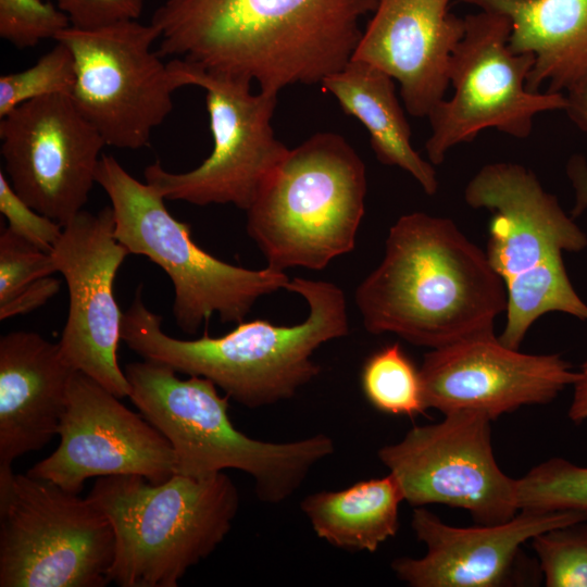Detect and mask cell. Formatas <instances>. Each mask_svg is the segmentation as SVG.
<instances>
[{
    "instance_id": "19",
    "label": "cell",
    "mask_w": 587,
    "mask_h": 587,
    "mask_svg": "<svg viewBox=\"0 0 587 587\" xmlns=\"http://www.w3.org/2000/svg\"><path fill=\"white\" fill-rule=\"evenodd\" d=\"M451 0H376L351 59L385 71L400 85L405 110L427 117L445 98L450 57L465 32Z\"/></svg>"
},
{
    "instance_id": "23",
    "label": "cell",
    "mask_w": 587,
    "mask_h": 587,
    "mask_svg": "<svg viewBox=\"0 0 587 587\" xmlns=\"http://www.w3.org/2000/svg\"><path fill=\"white\" fill-rule=\"evenodd\" d=\"M402 501L401 488L389 473L342 490L308 495L300 509L315 535L333 547L374 552L398 533Z\"/></svg>"
},
{
    "instance_id": "10",
    "label": "cell",
    "mask_w": 587,
    "mask_h": 587,
    "mask_svg": "<svg viewBox=\"0 0 587 587\" xmlns=\"http://www.w3.org/2000/svg\"><path fill=\"white\" fill-rule=\"evenodd\" d=\"M170 62L183 87L205 90L213 149L187 172H170L157 161L145 168L146 183L165 200L234 204L246 211L289 151L271 124L277 95L253 93L249 80L209 73L178 59Z\"/></svg>"
},
{
    "instance_id": "16",
    "label": "cell",
    "mask_w": 587,
    "mask_h": 587,
    "mask_svg": "<svg viewBox=\"0 0 587 587\" xmlns=\"http://www.w3.org/2000/svg\"><path fill=\"white\" fill-rule=\"evenodd\" d=\"M120 399L76 371L58 432L60 445L27 474L75 495L92 477L139 475L160 484L176 474L168 440Z\"/></svg>"
},
{
    "instance_id": "3",
    "label": "cell",
    "mask_w": 587,
    "mask_h": 587,
    "mask_svg": "<svg viewBox=\"0 0 587 587\" xmlns=\"http://www.w3.org/2000/svg\"><path fill=\"white\" fill-rule=\"evenodd\" d=\"M138 287L122 316L121 338L143 359L176 372L210 379L228 398L258 409L291 399L321 373L312 359L323 344L349 334L346 296L334 283L294 277L286 290L301 296L308 316L296 325L266 320L242 321L229 333L191 340L162 329V317L149 310Z\"/></svg>"
},
{
    "instance_id": "30",
    "label": "cell",
    "mask_w": 587,
    "mask_h": 587,
    "mask_svg": "<svg viewBox=\"0 0 587 587\" xmlns=\"http://www.w3.org/2000/svg\"><path fill=\"white\" fill-rule=\"evenodd\" d=\"M0 212L8 220V228L39 249L51 252L63 226L26 203L0 171Z\"/></svg>"
},
{
    "instance_id": "15",
    "label": "cell",
    "mask_w": 587,
    "mask_h": 587,
    "mask_svg": "<svg viewBox=\"0 0 587 587\" xmlns=\"http://www.w3.org/2000/svg\"><path fill=\"white\" fill-rule=\"evenodd\" d=\"M114 230L112 207L98 213L82 210L63 226L50 253L70 296L59 341L64 359L74 370L124 398L129 396L130 385L117 360L123 313L113 284L129 252Z\"/></svg>"
},
{
    "instance_id": "27",
    "label": "cell",
    "mask_w": 587,
    "mask_h": 587,
    "mask_svg": "<svg viewBox=\"0 0 587 587\" xmlns=\"http://www.w3.org/2000/svg\"><path fill=\"white\" fill-rule=\"evenodd\" d=\"M532 545L547 587H587V521L544 532Z\"/></svg>"
},
{
    "instance_id": "20",
    "label": "cell",
    "mask_w": 587,
    "mask_h": 587,
    "mask_svg": "<svg viewBox=\"0 0 587 587\" xmlns=\"http://www.w3.org/2000/svg\"><path fill=\"white\" fill-rule=\"evenodd\" d=\"M75 372L59 342L26 330L1 336L0 475L58 435Z\"/></svg>"
},
{
    "instance_id": "4",
    "label": "cell",
    "mask_w": 587,
    "mask_h": 587,
    "mask_svg": "<svg viewBox=\"0 0 587 587\" xmlns=\"http://www.w3.org/2000/svg\"><path fill=\"white\" fill-rule=\"evenodd\" d=\"M466 203L491 213L487 259L507 292L500 341L520 346L544 314L562 312L587 321V304L565 271L562 253L587 247V236L547 192L536 175L511 162L484 165L464 190Z\"/></svg>"
},
{
    "instance_id": "11",
    "label": "cell",
    "mask_w": 587,
    "mask_h": 587,
    "mask_svg": "<svg viewBox=\"0 0 587 587\" xmlns=\"http://www.w3.org/2000/svg\"><path fill=\"white\" fill-rule=\"evenodd\" d=\"M465 32L448 66L453 96L438 102L427 115L430 135L425 142L429 162L439 165L453 147L471 142L484 129L495 128L526 138L534 117L565 110L566 96L530 91L526 87L535 59L509 46L507 16L480 10L464 17Z\"/></svg>"
},
{
    "instance_id": "9",
    "label": "cell",
    "mask_w": 587,
    "mask_h": 587,
    "mask_svg": "<svg viewBox=\"0 0 587 587\" xmlns=\"http://www.w3.org/2000/svg\"><path fill=\"white\" fill-rule=\"evenodd\" d=\"M114 554L112 525L87 497L0 475L1 587H103Z\"/></svg>"
},
{
    "instance_id": "8",
    "label": "cell",
    "mask_w": 587,
    "mask_h": 587,
    "mask_svg": "<svg viewBox=\"0 0 587 587\" xmlns=\"http://www.w3.org/2000/svg\"><path fill=\"white\" fill-rule=\"evenodd\" d=\"M96 182L111 201L116 239L129 253L158 264L172 280L173 314L185 334L195 335L214 314L222 323L238 324L261 297L287 288L285 271L233 265L201 249L189 224L176 220L165 199L112 155H101Z\"/></svg>"
},
{
    "instance_id": "31",
    "label": "cell",
    "mask_w": 587,
    "mask_h": 587,
    "mask_svg": "<svg viewBox=\"0 0 587 587\" xmlns=\"http://www.w3.org/2000/svg\"><path fill=\"white\" fill-rule=\"evenodd\" d=\"M70 26L93 29L139 18L145 0H53Z\"/></svg>"
},
{
    "instance_id": "25",
    "label": "cell",
    "mask_w": 587,
    "mask_h": 587,
    "mask_svg": "<svg viewBox=\"0 0 587 587\" xmlns=\"http://www.w3.org/2000/svg\"><path fill=\"white\" fill-rule=\"evenodd\" d=\"M520 511H574L587 521V466L552 458L517 478Z\"/></svg>"
},
{
    "instance_id": "13",
    "label": "cell",
    "mask_w": 587,
    "mask_h": 587,
    "mask_svg": "<svg viewBox=\"0 0 587 587\" xmlns=\"http://www.w3.org/2000/svg\"><path fill=\"white\" fill-rule=\"evenodd\" d=\"M491 420L474 411L412 427L378 459L412 507L442 504L466 510L477 525H495L519 512L517 478L499 467L491 446Z\"/></svg>"
},
{
    "instance_id": "2",
    "label": "cell",
    "mask_w": 587,
    "mask_h": 587,
    "mask_svg": "<svg viewBox=\"0 0 587 587\" xmlns=\"http://www.w3.org/2000/svg\"><path fill=\"white\" fill-rule=\"evenodd\" d=\"M354 301L365 329L430 349L492 333L507 292L486 252L447 217L424 212L390 227L380 263Z\"/></svg>"
},
{
    "instance_id": "32",
    "label": "cell",
    "mask_w": 587,
    "mask_h": 587,
    "mask_svg": "<svg viewBox=\"0 0 587 587\" xmlns=\"http://www.w3.org/2000/svg\"><path fill=\"white\" fill-rule=\"evenodd\" d=\"M565 112L569 118L587 133V84L567 93ZM566 175L572 183L575 201L571 216L577 217L587 210V161L580 154L573 155L566 164Z\"/></svg>"
},
{
    "instance_id": "21",
    "label": "cell",
    "mask_w": 587,
    "mask_h": 587,
    "mask_svg": "<svg viewBox=\"0 0 587 587\" xmlns=\"http://www.w3.org/2000/svg\"><path fill=\"white\" fill-rule=\"evenodd\" d=\"M507 16L509 46L532 53L526 87L567 93L587 84V0H461Z\"/></svg>"
},
{
    "instance_id": "1",
    "label": "cell",
    "mask_w": 587,
    "mask_h": 587,
    "mask_svg": "<svg viewBox=\"0 0 587 587\" xmlns=\"http://www.w3.org/2000/svg\"><path fill=\"white\" fill-rule=\"evenodd\" d=\"M376 0H162L159 54L276 93L338 72Z\"/></svg>"
},
{
    "instance_id": "33",
    "label": "cell",
    "mask_w": 587,
    "mask_h": 587,
    "mask_svg": "<svg viewBox=\"0 0 587 587\" xmlns=\"http://www.w3.org/2000/svg\"><path fill=\"white\" fill-rule=\"evenodd\" d=\"M60 287L61 280L52 275L37 279L0 304V320L4 321L36 310L57 295Z\"/></svg>"
},
{
    "instance_id": "14",
    "label": "cell",
    "mask_w": 587,
    "mask_h": 587,
    "mask_svg": "<svg viewBox=\"0 0 587 587\" xmlns=\"http://www.w3.org/2000/svg\"><path fill=\"white\" fill-rule=\"evenodd\" d=\"M0 139L4 174L26 203L62 226L83 210L107 143L71 95L20 104L0 117Z\"/></svg>"
},
{
    "instance_id": "22",
    "label": "cell",
    "mask_w": 587,
    "mask_h": 587,
    "mask_svg": "<svg viewBox=\"0 0 587 587\" xmlns=\"http://www.w3.org/2000/svg\"><path fill=\"white\" fill-rule=\"evenodd\" d=\"M321 85L336 98L347 115L359 120L367 129L371 148L382 164L402 168L425 193H436L435 168L412 147L410 125L390 75L371 63L351 59Z\"/></svg>"
},
{
    "instance_id": "12",
    "label": "cell",
    "mask_w": 587,
    "mask_h": 587,
    "mask_svg": "<svg viewBox=\"0 0 587 587\" xmlns=\"http://www.w3.org/2000/svg\"><path fill=\"white\" fill-rule=\"evenodd\" d=\"M54 40L74 58L72 100L107 146L146 147L183 87L170 62L152 50L158 28L138 20L93 29L68 26Z\"/></svg>"
},
{
    "instance_id": "26",
    "label": "cell",
    "mask_w": 587,
    "mask_h": 587,
    "mask_svg": "<svg viewBox=\"0 0 587 587\" xmlns=\"http://www.w3.org/2000/svg\"><path fill=\"white\" fill-rule=\"evenodd\" d=\"M76 73L74 58L66 45L57 41L30 67L1 75L0 117L27 101L51 96L71 95Z\"/></svg>"
},
{
    "instance_id": "28",
    "label": "cell",
    "mask_w": 587,
    "mask_h": 587,
    "mask_svg": "<svg viewBox=\"0 0 587 587\" xmlns=\"http://www.w3.org/2000/svg\"><path fill=\"white\" fill-rule=\"evenodd\" d=\"M70 26L54 3L43 0H0V37L17 49L54 39Z\"/></svg>"
},
{
    "instance_id": "29",
    "label": "cell",
    "mask_w": 587,
    "mask_h": 587,
    "mask_svg": "<svg viewBox=\"0 0 587 587\" xmlns=\"http://www.w3.org/2000/svg\"><path fill=\"white\" fill-rule=\"evenodd\" d=\"M57 272L52 255L14 234H0V304L42 277Z\"/></svg>"
},
{
    "instance_id": "24",
    "label": "cell",
    "mask_w": 587,
    "mask_h": 587,
    "mask_svg": "<svg viewBox=\"0 0 587 587\" xmlns=\"http://www.w3.org/2000/svg\"><path fill=\"white\" fill-rule=\"evenodd\" d=\"M361 387L380 412L413 416L427 410L420 369L398 342L384 346L365 360Z\"/></svg>"
},
{
    "instance_id": "6",
    "label": "cell",
    "mask_w": 587,
    "mask_h": 587,
    "mask_svg": "<svg viewBox=\"0 0 587 587\" xmlns=\"http://www.w3.org/2000/svg\"><path fill=\"white\" fill-rule=\"evenodd\" d=\"M87 499L112 525L109 578L121 587H177L224 540L240 501L223 472L174 474L160 484L139 475L101 476Z\"/></svg>"
},
{
    "instance_id": "7",
    "label": "cell",
    "mask_w": 587,
    "mask_h": 587,
    "mask_svg": "<svg viewBox=\"0 0 587 587\" xmlns=\"http://www.w3.org/2000/svg\"><path fill=\"white\" fill-rule=\"evenodd\" d=\"M366 170L339 134L321 132L287 154L246 210V229L278 271L324 270L351 252L365 212Z\"/></svg>"
},
{
    "instance_id": "17",
    "label": "cell",
    "mask_w": 587,
    "mask_h": 587,
    "mask_svg": "<svg viewBox=\"0 0 587 587\" xmlns=\"http://www.w3.org/2000/svg\"><path fill=\"white\" fill-rule=\"evenodd\" d=\"M420 374L426 409L444 415L474 411L491 421L524 405L549 403L578 375L559 354L523 353L494 332L432 349Z\"/></svg>"
},
{
    "instance_id": "18",
    "label": "cell",
    "mask_w": 587,
    "mask_h": 587,
    "mask_svg": "<svg viewBox=\"0 0 587 587\" xmlns=\"http://www.w3.org/2000/svg\"><path fill=\"white\" fill-rule=\"evenodd\" d=\"M580 521H586L585 515L574 511L521 510L504 523L455 527L417 507L411 526L427 551L422 558H398L391 569L412 587L511 585L523 544L549 529Z\"/></svg>"
},
{
    "instance_id": "5",
    "label": "cell",
    "mask_w": 587,
    "mask_h": 587,
    "mask_svg": "<svg viewBox=\"0 0 587 587\" xmlns=\"http://www.w3.org/2000/svg\"><path fill=\"white\" fill-rule=\"evenodd\" d=\"M124 373L132 402L171 444L176 474L205 477L227 469L242 471L253 478L258 499L278 504L335 451L325 434L288 442L249 437L233 425L228 397H221L208 378L180 379L170 365L149 359L127 364Z\"/></svg>"
},
{
    "instance_id": "34",
    "label": "cell",
    "mask_w": 587,
    "mask_h": 587,
    "mask_svg": "<svg viewBox=\"0 0 587 587\" xmlns=\"http://www.w3.org/2000/svg\"><path fill=\"white\" fill-rule=\"evenodd\" d=\"M577 374L572 385L574 392L569 408V417L575 423H582L587 420V360L580 365Z\"/></svg>"
}]
</instances>
